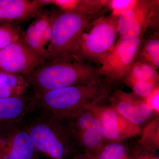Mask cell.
Here are the masks:
<instances>
[{"mask_svg":"<svg viewBox=\"0 0 159 159\" xmlns=\"http://www.w3.org/2000/svg\"><path fill=\"white\" fill-rule=\"evenodd\" d=\"M38 154L48 159H72L78 148L66 122L35 107L23 121Z\"/></svg>","mask_w":159,"mask_h":159,"instance_id":"obj_1","label":"cell"},{"mask_svg":"<svg viewBox=\"0 0 159 159\" xmlns=\"http://www.w3.org/2000/svg\"><path fill=\"white\" fill-rule=\"evenodd\" d=\"M111 91V84L99 79L96 82L70 86L34 95L36 108L61 119L99 104Z\"/></svg>","mask_w":159,"mask_h":159,"instance_id":"obj_2","label":"cell"},{"mask_svg":"<svg viewBox=\"0 0 159 159\" xmlns=\"http://www.w3.org/2000/svg\"><path fill=\"white\" fill-rule=\"evenodd\" d=\"M48 62L23 75L34 89V95L70 86L92 83L100 79L97 70L73 54Z\"/></svg>","mask_w":159,"mask_h":159,"instance_id":"obj_3","label":"cell"},{"mask_svg":"<svg viewBox=\"0 0 159 159\" xmlns=\"http://www.w3.org/2000/svg\"><path fill=\"white\" fill-rule=\"evenodd\" d=\"M91 16L81 10L53 12L50 16L51 38L48 61L73 54L87 27Z\"/></svg>","mask_w":159,"mask_h":159,"instance_id":"obj_4","label":"cell"},{"mask_svg":"<svg viewBox=\"0 0 159 159\" xmlns=\"http://www.w3.org/2000/svg\"><path fill=\"white\" fill-rule=\"evenodd\" d=\"M117 20L113 17H101L91 24L90 27L88 25V31H84L72 54L80 59L99 60L107 54L116 44Z\"/></svg>","mask_w":159,"mask_h":159,"instance_id":"obj_5","label":"cell"},{"mask_svg":"<svg viewBox=\"0 0 159 159\" xmlns=\"http://www.w3.org/2000/svg\"><path fill=\"white\" fill-rule=\"evenodd\" d=\"M63 120L83 153L92 156L107 143L101 120L91 107Z\"/></svg>","mask_w":159,"mask_h":159,"instance_id":"obj_6","label":"cell"},{"mask_svg":"<svg viewBox=\"0 0 159 159\" xmlns=\"http://www.w3.org/2000/svg\"><path fill=\"white\" fill-rule=\"evenodd\" d=\"M142 36L117 42L107 54L98 60V75L111 84L122 80L133 64L140 50Z\"/></svg>","mask_w":159,"mask_h":159,"instance_id":"obj_7","label":"cell"},{"mask_svg":"<svg viewBox=\"0 0 159 159\" xmlns=\"http://www.w3.org/2000/svg\"><path fill=\"white\" fill-rule=\"evenodd\" d=\"M23 121L0 130V159H38V154Z\"/></svg>","mask_w":159,"mask_h":159,"instance_id":"obj_8","label":"cell"},{"mask_svg":"<svg viewBox=\"0 0 159 159\" xmlns=\"http://www.w3.org/2000/svg\"><path fill=\"white\" fill-rule=\"evenodd\" d=\"M45 61L31 52L20 39L0 50V71L25 75Z\"/></svg>","mask_w":159,"mask_h":159,"instance_id":"obj_9","label":"cell"},{"mask_svg":"<svg viewBox=\"0 0 159 159\" xmlns=\"http://www.w3.org/2000/svg\"><path fill=\"white\" fill-rule=\"evenodd\" d=\"M91 107L101 120L107 142H122L142 133L141 126L123 118L110 105L99 103Z\"/></svg>","mask_w":159,"mask_h":159,"instance_id":"obj_10","label":"cell"},{"mask_svg":"<svg viewBox=\"0 0 159 159\" xmlns=\"http://www.w3.org/2000/svg\"><path fill=\"white\" fill-rule=\"evenodd\" d=\"M153 7L150 2L137 1L132 8L119 16L117 20V29L120 39L141 35L150 23Z\"/></svg>","mask_w":159,"mask_h":159,"instance_id":"obj_11","label":"cell"},{"mask_svg":"<svg viewBox=\"0 0 159 159\" xmlns=\"http://www.w3.org/2000/svg\"><path fill=\"white\" fill-rule=\"evenodd\" d=\"M110 105L123 118L141 127L155 113L145 100L138 99L134 94L123 91L116 92L111 98Z\"/></svg>","mask_w":159,"mask_h":159,"instance_id":"obj_12","label":"cell"},{"mask_svg":"<svg viewBox=\"0 0 159 159\" xmlns=\"http://www.w3.org/2000/svg\"><path fill=\"white\" fill-rule=\"evenodd\" d=\"M35 109L34 96L26 94L11 98H0V122L10 125L20 123Z\"/></svg>","mask_w":159,"mask_h":159,"instance_id":"obj_13","label":"cell"},{"mask_svg":"<svg viewBox=\"0 0 159 159\" xmlns=\"http://www.w3.org/2000/svg\"><path fill=\"white\" fill-rule=\"evenodd\" d=\"M44 6L43 0H0V24L28 19Z\"/></svg>","mask_w":159,"mask_h":159,"instance_id":"obj_14","label":"cell"},{"mask_svg":"<svg viewBox=\"0 0 159 159\" xmlns=\"http://www.w3.org/2000/svg\"><path fill=\"white\" fill-rule=\"evenodd\" d=\"M35 16L34 20L22 32L20 39L31 52L46 61L48 54L43 47V37L45 31L51 24V14L39 11Z\"/></svg>","mask_w":159,"mask_h":159,"instance_id":"obj_15","label":"cell"},{"mask_svg":"<svg viewBox=\"0 0 159 159\" xmlns=\"http://www.w3.org/2000/svg\"><path fill=\"white\" fill-rule=\"evenodd\" d=\"M30 87L23 75L0 71V98L23 96L27 94Z\"/></svg>","mask_w":159,"mask_h":159,"instance_id":"obj_16","label":"cell"},{"mask_svg":"<svg viewBox=\"0 0 159 159\" xmlns=\"http://www.w3.org/2000/svg\"><path fill=\"white\" fill-rule=\"evenodd\" d=\"M129 84L139 80H146L158 82L159 75L156 69L146 62H138L131 66L125 75Z\"/></svg>","mask_w":159,"mask_h":159,"instance_id":"obj_17","label":"cell"},{"mask_svg":"<svg viewBox=\"0 0 159 159\" xmlns=\"http://www.w3.org/2000/svg\"><path fill=\"white\" fill-rule=\"evenodd\" d=\"M129 151L122 142L106 143L95 154L93 159H128L130 157Z\"/></svg>","mask_w":159,"mask_h":159,"instance_id":"obj_18","label":"cell"},{"mask_svg":"<svg viewBox=\"0 0 159 159\" xmlns=\"http://www.w3.org/2000/svg\"><path fill=\"white\" fill-rule=\"evenodd\" d=\"M139 144L149 150L156 152L159 149V118H155L142 130Z\"/></svg>","mask_w":159,"mask_h":159,"instance_id":"obj_19","label":"cell"},{"mask_svg":"<svg viewBox=\"0 0 159 159\" xmlns=\"http://www.w3.org/2000/svg\"><path fill=\"white\" fill-rule=\"evenodd\" d=\"M22 32L14 23L0 24V50L20 39Z\"/></svg>","mask_w":159,"mask_h":159,"instance_id":"obj_20","label":"cell"},{"mask_svg":"<svg viewBox=\"0 0 159 159\" xmlns=\"http://www.w3.org/2000/svg\"><path fill=\"white\" fill-rule=\"evenodd\" d=\"M142 52V56L147 61V63L153 66L155 69L159 66V41L157 39H153L145 44Z\"/></svg>","mask_w":159,"mask_h":159,"instance_id":"obj_21","label":"cell"},{"mask_svg":"<svg viewBox=\"0 0 159 159\" xmlns=\"http://www.w3.org/2000/svg\"><path fill=\"white\" fill-rule=\"evenodd\" d=\"M134 94L145 99L158 86V82L151 80H139L129 84Z\"/></svg>","mask_w":159,"mask_h":159,"instance_id":"obj_22","label":"cell"},{"mask_svg":"<svg viewBox=\"0 0 159 159\" xmlns=\"http://www.w3.org/2000/svg\"><path fill=\"white\" fill-rule=\"evenodd\" d=\"M136 2L134 0H114L111 1L110 6L114 16L119 17L124 11L132 8Z\"/></svg>","mask_w":159,"mask_h":159,"instance_id":"obj_23","label":"cell"},{"mask_svg":"<svg viewBox=\"0 0 159 159\" xmlns=\"http://www.w3.org/2000/svg\"><path fill=\"white\" fill-rule=\"evenodd\" d=\"M159 89L158 87L148 97L144 99L147 105L158 114L159 112Z\"/></svg>","mask_w":159,"mask_h":159,"instance_id":"obj_24","label":"cell"},{"mask_svg":"<svg viewBox=\"0 0 159 159\" xmlns=\"http://www.w3.org/2000/svg\"><path fill=\"white\" fill-rule=\"evenodd\" d=\"M146 148L139 144L137 148H135L130 155L131 159H146L145 156Z\"/></svg>","mask_w":159,"mask_h":159,"instance_id":"obj_25","label":"cell"},{"mask_svg":"<svg viewBox=\"0 0 159 159\" xmlns=\"http://www.w3.org/2000/svg\"><path fill=\"white\" fill-rule=\"evenodd\" d=\"M145 156L146 159H159V156L157 154L156 152L152 151L147 148L145 151Z\"/></svg>","mask_w":159,"mask_h":159,"instance_id":"obj_26","label":"cell"},{"mask_svg":"<svg viewBox=\"0 0 159 159\" xmlns=\"http://www.w3.org/2000/svg\"><path fill=\"white\" fill-rule=\"evenodd\" d=\"M72 159H93V158L89 155L84 153H78Z\"/></svg>","mask_w":159,"mask_h":159,"instance_id":"obj_27","label":"cell"},{"mask_svg":"<svg viewBox=\"0 0 159 159\" xmlns=\"http://www.w3.org/2000/svg\"><path fill=\"white\" fill-rule=\"evenodd\" d=\"M9 124H6V123H2V122H0V130L6 128L7 126L9 125Z\"/></svg>","mask_w":159,"mask_h":159,"instance_id":"obj_28","label":"cell"},{"mask_svg":"<svg viewBox=\"0 0 159 159\" xmlns=\"http://www.w3.org/2000/svg\"><path fill=\"white\" fill-rule=\"evenodd\" d=\"M131 159V157H130V158H129V159Z\"/></svg>","mask_w":159,"mask_h":159,"instance_id":"obj_29","label":"cell"}]
</instances>
